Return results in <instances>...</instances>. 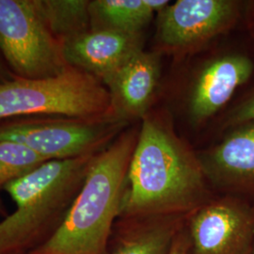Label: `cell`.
<instances>
[{"label":"cell","instance_id":"5","mask_svg":"<svg viewBox=\"0 0 254 254\" xmlns=\"http://www.w3.org/2000/svg\"><path fill=\"white\" fill-rule=\"evenodd\" d=\"M114 117L82 119L38 116L0 122V139L27 146L49 160L98 154L126 129Z\"/></svg>","mask_w":254,"mask_h":254},{"label":"cell","instance_id":"10","mask_svg":"<svg viewBox=\"0 0 254 254\" xmlns=\"http://www.w3.org/2000/svg\"><path fill=\"white\" fill-rule=\"evenodd\" d=\"M142 33L132 34L110 29H92L63 44L68 65L104 82L142 49Z\"/></svg>","mask_w":254,"mask_h":254},{"label":"cell","instance_id":"1","mask_svg":"<svg viewBox=\"0 0 254 254\" xmlns=\"http://www.w3.org/2000/svg\"><path fill=\"white\" fill-rule=\"evenodd\" d=\"M205 173L200 158L173 128L167 112L142 118L127 173L122 213L171 215L203 204Z\"/></svg>","mask_w":254,"mask_h":254},{"label":"cell","instance_id":"7","mask_svg":"<svg viewBox=\"0 0 254 254\" xmlns=\"http://www.w3.org/2000/svg\"><path fill=\"white\" fill-rule=\"evenodd\" d=\"M158 44L170 51L196 48L236 22L238 5L231 0H178L158 12Z\"/></svg>","mask_w":254,"mask_h":254},{"label":"cell","instance_id":"3","mask_svg":"<svg viewBox=\"0 0 254 254\" xmlns=\"http://www.w3.org/2000/svg\"><path fill=\"white\" fill-rule=\"evenodd\" d=\"M96 154L46 161L5 186L16 209L0 221V254H28L52 236Z\"/></svg>","mask_w":254,"mask_h":254},{"label":"cell","instance_id":"13","mask_svg":"<svg viewBox=\"0 0 254 254\" xmlns=\"http://www.w3.org/2000/svg\"><path fill=\"white\" fill-rule=\"evenodd\" d=\"M170 4L167 0H93L90 2L92 29L138 34Z\"/></svg>","mask_w":254,"mask_h":254},{"label":"cell","instance_id":"14","mask_svg":"<svg viewBox=\"0 0 254 254\" xmlns=\"http://www.w3.org/2000/svg\"><path fill=\"white\" fill-rule=\"evenodd\" d=\"M37 13L51 34L65 41L91 28L88 0H31Z\"/></svg>","mask_w":254,"mask_h":254},{"label":"cell","instance_id":"19","mask_svg":"<svg viewBox=\"0 0 254 254\" xmlns=\"http://www.w3.org/2000/svg\"><path fill=\"white\" fill-rule=\"evenodd\" d=\"M14 77L16 76L9 70L8 65L5 63V61L3 60L2 56L0 54V83L9 81L10 79H13Z\"/></svg>","mask_w":254,"mask_h":254},{"label":"cell","instance_id":"11","mask_svg":"<svg viewBox=\"0 0 254 254\" xmlns=\"http://www.w3.org/2000/svg\"><path fill=\"white\" fill-rule=\"evenodd\" d=\"M160 76L158 55L141 50L105 81L110 95L112 115L120 121L143 118L150 106Z\"/></svg>","mask_w":254,"mask_h":254},{"label":"cell","instance_id":"2","mask_svg":"<svg viewBox=\"0 0 254 254\" xmlns=\"http://www.w3.org/2000/svg\"><path fill=\"white\" fill-rule=\"evenodd\" d=\"M138 130L125 129L96 154L63 222L28 254H105L113 222L122 213Z\"/></svg>","mask_w":254,"mask_h":254},{"label":"cell","instance_id":"17","mask_svg":"<svg viewBox=\"0 0 254 254\" xmlns=\"http://www.w3.org/2000/svg\"><path fill=\"white\" fill-rule=\"evenodd\" d=\"M250 123H254V93L231 112L226 125L238 127Z\"/></svg>","mask_w":254,"mask_h":254},{"label":"cell","instance_id":"6","mask_svg":"<svg viewBox=\"0 0 254 254\" xmlns=\"http://www.w3.org/2000/svg\"><path fill=\"white\" fill-rule=\"evenodd\" d=\"M0 54L20 78H46L68 64L63 43L48 30L31 0H0Z\"/></svg>","mask_w":254,"mask_h":254},{"label":"cell","instance_id":"18","mask_svg":"<svg viewBox=\"0 0 254 254\" xmlns=\"http://www.w3.org/2000/svg\"><path fill=\"white\" fill-rule=\"evenodd\" d=\"M189 253V241L183 236H178L174 238L169 254H188Z\"/></svg>","mask_w":254,"mask_h":254},{"label":"cell","instance_id":"20","mask_svg":"<svg viewBox=\"0 0 254 254\" xmlns=\"http://www.w3.org/2000/svg\"></svg>","mask_w":254,"mask_h":254},{"label":"cell","instance_id":"4","mask_svg":"<svg viewBox=\"0 0 254 254\" xmlns=\"http://www.w3.org/2000/svg\"><path fill=\"white\" fill-rule=\"evenodd\" d=\"M38 116L114 117L104 83L70 65L51 77H14L0 83V122Z\"/></svg>","mask_w":254,"mask_h":254},{"label":"cell","instance_id":"16","mask_svg":"<svg viewBox=\"0 0 254 254\" xmlns=\"http://www.w3.org/2000/svg\"><path fill=\"white\" fill-rule=\"evenodd\" d=\"M173 239L172 228L157 225L128 237L112 254H169Z\"/></svg>","mask_w":254,"mask_h":254},{"label":"cell","instance_id":"12","mask_svg":"<svg viewBox=\"0 0 254 254\" xmlns=\"http://www.w3.org/2000/svg\"><path fill=\"white\" fill-rule=\"evenodd\" d=\"M205 175L231 187L254 185V123L236 127L200 158Z\"/></svg>","mask_w":254,"mask_h":254},{"label":"cell","instance_id":"9","mask_svg":"<svg viewBox=\"0 0 254 254\" xmlns=\"http://www.w3.org/2000/svg\"><path fill=\"white\" fill-rule=\"evenodd\" d=\"M254 69L253 61L245 55H223L207 62L191 86L188 100L191 121L200 125L217 114L250 79Z\"/></svg>","mask_w":254,"mask_h":254},{"label":"cell","instance_id":"15","mask_svg":"<svg viewBox=\"0 0 254 254\" xmlns=\"http://www.w3.org/2000/svg\"><path fill=\"white\" fill-rule=\"evenodd\" d=\"M48 161L24 144L0 139V190Z\"/></svg>","mask_w":254,"mask_h":254},{"label":"cell","instance_id":"8","mask_svg":"<svg viewBox=\"0 0 254 254\" xmlns=\"http://www.w3.org/2000/svg\"><path fill=\"white\" fill-rule=\"evenodd\" d=\"M190 236L195 254H250L254 213L234 200L203 203L191 218Z\"/></svg>","mask_w":254,"mask_h":254}]
</instances>
